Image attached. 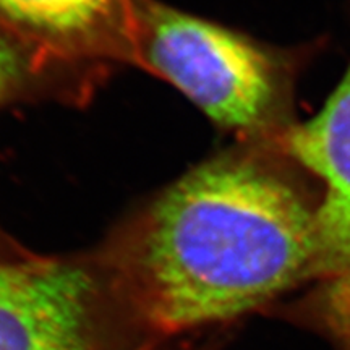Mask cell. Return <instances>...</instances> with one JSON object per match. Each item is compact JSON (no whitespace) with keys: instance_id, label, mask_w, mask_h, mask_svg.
Listing matches in <instances>:
<instances>
[{"instance_id":"3957f363","label":"cell","mask_w":350,"mask_h":350,"mask_svg":"<svg viewBox=\"0 0 350 350\" xmlns=\"http://www.w3.org/2000/svg\"><path fill=\"white\" fill-rule=\"evenodd\" d=\"M143 59L209 119L234 130L265 125L278 100L273 59L211 21L135 0Z\"/></svg>"},{"instance_id":"5b68a950","label":"cell","mask_w":350,"mask_h":350,"mask_svg":"<svg viewBox=\"0 0 350 350\" xmlns=\"http://www.w3.org/2000/svg\"><path fill=\"white\" fill-rule=\"evenodd\" d=\"M0 20L62 55H91L138 39L135 0H0Z\"/></svg>"},{"instance_id":"ba28073f","label":"cell","mask_w":350,"mask_h":350,"mask_svg":"<svg viewBox=\"0 0 350 350\" xmlns=\"http://www.w3.org/2000/svg\"><path fill=\"white\" fill-rule=\"evenodd\" d=\"M222 327L172 339H157L143 350H221Z\"/></svg>"},{"instance_id":"8992f818","label":"cell","mask_w":350,"mask_h":350,"mask_svg":"<svg viewBox=\"0 0 350 350\" xmlns=\"http://www.w3.org/2000/svg\"><path fill=\"white\" fill-rule=\"evenodd\" d=\"M268 312L319 336L334 350H350V269L323 279L301 299L278 304Z\"/></svg>"},{"instance_id":"52a82bcc","label":"cell","mask_w":350,"mask_h":350,"mask_svg":"<svg viewBox=\"0 0 350 350\" xmlns=\"http://www.w3.org/2000/svg\"><path fill=\"white\" fill-rule=\"evenodd\" d=\"M25 62L18 47L5 33L0 31V100L20 85Z\"/></svg>"},{"instance_id":"7a4b0ae2","label":"cell","mask_w":350,"mask_h":350,"mask_svg":"<svg viewBox=\"0 0 350 350\" xmlns=\"http://www.w3.org/2000/svg\"><path fill=\"white\" fill-rule=\"evenodd\" d=\"M157 339L99 255L0 256V350H143Z\"/></svg>"},{"instance_id":"277c9868","label":"cell","mask_w":350,"mask_h":350,"mask_svg":"<svg viewBox=\"0 0 350 350\" xmlns=\"http://www.w3.org/2000/svg\"><path fill=\"white\" fill-rule=\"evenodd\" d=\"M282 146L326 183L317 209L325 279L350 269V68L314 119L286 131Z\"/></svg>"},{"instance_id":"6da1fadb","label":"cell","mask_w":350,"mask_h":350,"mask_svg":"<svg viewBox=\"0 0 350 350\" xmlns=\"http://www.w3.org/2000/svg\"><path fill=\"white\" fill-rule=\"evenodd\" d=\"M99 255L159 339L268 312L325 279L317 209L247 157H219L183 175Z\"/></svg>"}]
</instances>
